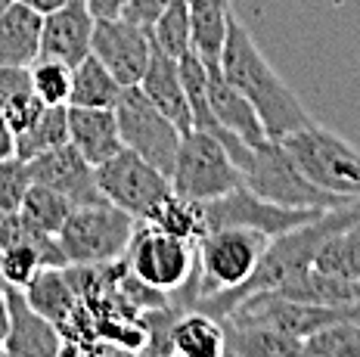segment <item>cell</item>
<instances>
[{
  "label": "cell",
  "instance_id": "obj_39",
  "mask_svg": "<svg viewBox=\"0 0 360 357\" xmlns=\"http://www.w3.org/2000/svg\"><path fill=\"white\" fill-rule=\"evenodd\" d=\"M10 4H13V0H0V13H4L6 6H10Z\"/></svg>",
  "mask_w": 360,
  "mask_h": 357
},
{
  "label": "cell",
  "instance_id": "obj_11",
  "mask_svg": "<svg viewBox=\"0 0 360 357\" xmlns=\"http://www.w3.org/2000/svg\"><path fill=\"white\" fill-rule=\"evenodd\" d=\"M90 53L112 72V78L122 87H134L143 78L149 56H153V32L127 16L96 19Z\"/></svg>",
  "mask_w": 360,
  "mask_h": 357
},
{
  "label": "cell",
  "instance_id": "obj_29",
  "mask_svg": "<svg viewBox=\"0 0 360 357\" xmlns=\"http://www.w3.org/2000/svg\"><path fill=\"white\" fill-rule=\"evenodd\" d=\"M302 357H360V323L333 320L302 339Z\"/></svg>",
  "mask_w": 360,
  "mask_h": 357
},
{
  "label": "cell",
  "instance_id": "obj_28",
  "mask_svg": "<svg viewBox=\"0 0 360 357\" xmlns=\"http://www.w3.org/2000/svg\"><path fill=\"white\" fill-rule=\"evenodd\" d=\"M143 224H155L159 230L171 236H180L186 242H199L205 236V212H202V202H193V199H184L177 193H171L165 202L155 208V214Z\"/></svg>",
  "mask_w": 360,
  "mask_h": 357
},
{
  "label": "cell",
  "instance_id": "obj_38",
  "mask_svg": "<svg viewBox=\"0 0 360 357\" xmlns=\"http://www.w3.org/2000/svg\"><path fill=\"white\" fill-rule=\"evenodd\" d=\"M217 357H239V354H236V351H230V348H224V351L217 354Z\"/></svg>",
  "mask_w": 360,
  "mask_h": 357
},
{
  "label": "cell",
  "instance_id": "obj_36",
  "mask_svg": "<svg viewBox=\"0 0 360 357\" xmlns=\"http://www.w3.org/2000/svg\"><path fill=\"white\" fill-rule=\"evenodd\" d=\"M6 332H10V304H6V292H0V351H4Z\"/></svg>",
  "mask_w": 360,
  "mask_h": 357
},
{
  "label": "cell",
  "instance_id": "obj_24",
  "mask_svg": "<svg viewBox=\"0 0 360 357\" xmlns=\"http://www.w3.org/2000/svg\"><path fill=\"white\" fill-rule=\"evenodd\" d=\"M41 109L44 103L37 100L32 87V72L16 69V65H0V115L6 118L13 134L25 131L41 115Z\"/></svg>",
  "mask_w": 360,
  "mask_h": 357
},
{
  "label": "cell",
  "instance_id": "obj_4",
  "mask_svg": "<svg viewBox=\"0 0 360 357\" xmlns=\"http://www.w3.org/2000/svg\"><path fill=\"white\" fill-rule=\"evenodd\" d=\"M270 236L249 227H217L196 242L199 299L243 286L264 258ZM196 299V301H199Z\"/></svg>",
  "mask_w": 360,
  "mask_h": 357
},
{
  "label": "cell",
  "instance_id": "obj_33",
  "mask_svg": "<svg viewBox=\"0 0 360 357\" xmlns=\"http://www.w3.org/2000/svg\"><path fill=\"white\" fill-rule=\"evenodd\" d=\"M171 0H127V10H124V16L131 19V22H137V25H143L153 32V25H155V19L162 16V10L168 6Z\"/></svg>",
  "mask_w": 360,
  "mask_h": 357
},
{
  "label": "cell",
  "instance_id": "obj_35",
  "mask_svg": "<svg viewBox=\"0 0 360 357\" xmlns=\"http://www.w3.org/2000/svg\"><path fill=\"white\" fill-rule=\"evenodd\" d=\"M10 155H16V134L6 124V118L0 115V159H10Z\"/></svg>",
  "mask_w": 360,
  "mask_h": 357
},
{
  "label": "cell",
  "instance_id": "obj_7",
  "mask_svg": "<svg viewBox=\"0 0 360 357\" xmlns=\"http://www.w3.org/2000/svg\"><path fill=\"white\" fill-rule=\"evenodd\" d=\"M115 118L124 150L137 152L140 159H146L149 165H155L162 174L171 177L184 131L168 115H162L137 84L122 91L115 103Z\"/></svg>",
  "mask_w": 360,
  "mask_h": 357
},
{
  "label": "cell",
  "instance_id": "obj_23",
  "mask_svg": "<svg viewBox=\"0 0 360 357\" xmlns=\"http://www.w3.org/2000/svg\"><path fill=\"white\" fill-rule=\"evenodd\" d=\"M124 87L112 78V72L94 53H87L78 65H72V93L69 106L84 109H115Z\"/></svg>",
  "mask_w": 360,
  "mask_h": 357
},
{
  "label": "cell",
  "instance_id": "obj_40",
  "mask_svg": "<svg viewBox=\"0 0 360 357\" xmlns=\"http://www.w3.org/2000/svg\"><path fill=\"white\" fill-rule=\"evenodd\" d=\"M6 289V280H4V271H0V292H4Z\"/></svg>",
  "mask_w": 360,
  "mask_h": 357
},
{
  "label": "cell",
  "instance_id": "obj_32",
  "mask_svg": "<svg viewBox=\"0 0 360 357\" xmlns=\"http://www.w3.org/2000/svg\"><path fill=\"white\" fill-rule=\"evenodd\" d=\"M28 187H32V171L28 162L19 155L0 159V214L19 212L22 199H25Z\"/></svg>",
  "mask_w": 360,
  "mask_h": 357
},
{
  "label": "cell",
  "instance_id": "obj_25",
  "mask_svg": "<svg viewBox=\"0 0 360 357\" xmlns=\"http://www.w3.org/2000/svg\"><path fill=\"white\" fill-rule=\"evenodd\" d=\"M69 143V106H44L41 115L16 134V155L32 162L34 155Z\"/></svg>",
  "mask_w": 360,
  "mask_h": 357
},
{
  "label": "cell",
  "instance_id": "obj_13",
  "mask_svg": "<svg viewBox=\"0 0 360 357\" xmlns=\"http://www.w3.org/2000/svg\"><path fill=\"white\" fill-rule=\"evenodd\" d=\"M96 19L90 16L84 0H69L56 10L44 13V34H41V56L59 59L65 65H78L90 53Z\"/></svg>",
  "mask_w": 360,
  "mask_h": 357
},
{
  "label": "cell",
  "instance_id": "obj_34",
  "mask_svg": "<svg viewBox=\"0 0 360 357\" xmlns=\"http://www.w3.org/2000/svg\"><path fill=\"white\" fill-rule=\"evenodd\" d=\"M84 6L94 19H118L124 16L127 0H84Z\"/></svg>",
  "mask_w": 360,
  "mask_h": 357
},
{
  "label": "cell",
  "instance_id": "obj_27",
  "mask_svg": "<svg viewBox=\"0 0 360 357\" xmlns=\"http://www.w3.org/2000/svg\"><path fill=\"white\" fill-rule=\"evenodd\" d=\"M311 267H317L323 273H335V277L360 280V221L329 236L314 255Z\"/></svg>",
  "mask_w": 360,
  "mask_h": 357
},
{
  "label": "cell",
  "instance_id": "obj_14",
  "mask_svg": "<svg viewBox=\"0 0 360 357\" xmlns=\"http://www.w3.org/2000/svg\"><path fill=\"white\" fill-rule=\"evenodd\" d=\"M6 304H10V332L4 342V354L10 357H59L63 351V332L53 320L41 317L25 301L22 289L6 286Z\"/></svg>",
  "mask_w": 360,
  "mask_h": 357
},
{
  "label": "cell",
  "instance_id": "obj_9",
  "mask_svg": "<svg viewBox=\"0 0 360 357\" xmlns=\"http://www.w3.org/2000/svg\"><path fill=\"white\" fill-rule=\"evenodd\" d=\"M245 187L255 190L261 199L286 208H314V212H326V208H342L351 202L329 196L320 187H314L311 181L295 168V162L286 155L280 140H264L255 150L252 165L245 171Z\"/></svg>",
  "mask_w": 360,
  "mask_h": 357
},
{
  "label": "cell",
  "instance_id": "obj_37",
  "mask_svg": "<svg viewBox=\"0 0 360 357\" xmlns=\"http://www.w3.org/2000/svg\"><path fill=\"white\" fill-rule=\"evenodd\" d=\"M22 4L34 6V10H37V13H50V10H56V6L69 4V0H22Z\"/></svg>",
  "mask_w": 360,
  "mask_h": 357
},
{
  "label": "cell",
  "instance_id": "obj_41",
  "mask_svg": "<svg viewBox=\"0 0 360 357\" xmlns=\"http://www.w3.org/2000/svg\"><path fill=\"white\" fill-rule=\"evenodd\" d=\"M0 357H10V354H4V351H0Z\"/></svg>",
  "mask_w": 360,
  "mask_h": 357
},
{
  "label": "cell",
  "instance_id": "obj_2",
  "mask_svg": "<svg viewBox=\"0 0 360 357\" xmlns=\"http://www.w3.org/2000/svg\"><path fill=\"white\" fill-rule=\"evenodd\" d=\"M295 168L314 187L342 202H360V150L323 124L311 122L280 140Z\"/></svg>",
  "mask_w": 360,
  "mask_h": 357
},
{
  "label": "cell",
  "instance_id": "obj_8",
  "mask_svg": "<svg viewBox=\"0 0 360 357\" xmlns=\"http://www.w3.org/2000/svg\"><path fill=\"white\" fill-rule=\"evenodd\" d=\"M96 187L106 202L127 212L137 224L153 218L155 208L174 193L168 174H162L155 165H149L131 150H122L96 168Z\"/></svg>",
  "mask_w": 360,
  "mask_h": 357
},
{
  "label": "cell",
  "instance_id": "obj_20",
  "mask_svg": "<svg viewBox=\"0 0 360 357\" xmlns=\"http://www.w3.org/2000/svg\"><path fill=\"white\" fill-rule=\"evenodd\" d=\"M227 330V348L239 357H302V339L283 330L249 320H221Z\"/></svg>",
  "mask_w": 360,
  "mask_h": 357
},
{
  "label": "cell",
  "instance_id": "obj_3",
  "mask_svg": "<svg viewBox=\"0 0 360 357\" xmlns=\"http://www.w3.org/2000/svg\"><path fill=\"white\" fill-rule=\"evenodd\" d=\"M137 221L112 202L78 205L56 233L65 264H109L124 258Z\"/></svg>",
  "mask_w": 360,
  "mask_h": 357
},
{
  "label": "cell",
  "instance_id": "obj_31",
  "mask_svg": "<svg viewBox=\"0 0 360 357\" xmlns=\"http://www.w3.org/2000/svg\"><path fill=\"white\" fill-rule=\"evenodd\" d=\"M32 87L37 93V100L44 106H69V93H72V65L59 63V59H37L32 65Z\"/></svg>",
  "mask_w": 360,
  "mask_h": 357
},
{
  "label": "cell",
  "instance_id": "obj_26",
  "mask_svg": "<svg viewBox=\"0 0 360 357\" xmlns=\"http://www.w3.org/2000/svg\"><path fill=\"white\" fill-rule=\"evenodd\" d=\"M72 212H75V205L63 196V193L44 187V183H34V181H32V187H28L25 199H22V205H19V214L25 218V224L41 230V233H47V236H56L65 221H69Z\"/></svg>",
  "mask_w": 360,
  "mask_h": 357
},
{
  "label": "cell",
  "instance_id": "obj_10",
  "mask_svg": "<svg viewBox=\"0 0 360 357\" xmlns=\"http://www.w3.org/2000/svg\"><path fill=\"white\" fill-rule=\"evenodd\" d=\"M202 212H205V233L217 227H249L270 236V240L307 224V221H314L320 214L314 208H286V205L267 202V199H261L245 183L212 199V202H202Z\"/></svg>",
  "mask_w": 360,
  "mask_h": 357
},
{
  "label": "cell",
  "instance_id": "obj_16",
  "mask_svg": "<svg viewBox=\"0 0 360 357\" xmlns=\"http://www.w3.org/2000/svg\"><path fill=\"white\" fill-rule=\"evenodd\" d=\"M69 143L78 150L94 168L109 162L124 150L118 131L115 109H84L69 106Z\"/></svg>",
  "mask_w": 360,
  "mask_h": 357
},
{
  "label": "cell",
  "instance_id": "obj_5",
  "mask_svg": "<svg viewBox=\"0 0 360 357\" xmlns=\"http://www.w3.org/2000/svg\"><path fill=\"white\" fill-rule=\"evenodd\" d=\"M245 183L243 168L233 162L227 146L205 131H186L180 140L177 162L171 171V190L193 202H212L224 193Z\"/></svg>",
  "mask_w": 360,
  "mask_h": 357
},
{
  "label": "cell",
  "instance_id": "obj_18",
  "mask_svg": "<svg viewBox=\"0 0 360 357\" xmlns=\"http://www.w3.org/2000/svg\"><path fill=\"white\" fill-rule=\"evenodd\" d=\"M41 34L44 13H37L22 0H13L0 13V65L32 69L41 59Z\"/></svg>",
  "mask_w": 360,
  "mask_h": 357
},
{
  "label": "cell",
  "instance_id": "obj_15",
  "mask_svg": "<svg viewBox=\"0 0 360 357\" xmlns=\"http://www.w3.org/2000/svg\"><path fill=\"white\" fill-rule=\"evenodd\" d=\"M208 103H212L217 124L233 140L245 143L249 150H258L264 140H270L258 112H255V106L236 87H230L227 81H224L221 69H208Z\"/></svg>",
  "mask_w": 360,
  "mask_h": 357
},
{
  "label": "cell",
  "instance_id": "obj_30",
  "mask_svg": "<svg viewBox=\"0 0 360 357\" xmlns=\"http://www.w3.org/2000/svg\"><path fill=\"white\" fill-rule=\"evenodd\" d=\"M153 44L168 56H184L190 50V6L186 0H171L153 25Z\"/></svg>",
  "mask_w": 360,
  "mask_h": 357
},
{
  "label": "cell",
  "instance_id": "obj_12",
  "mask_svg": "<svg viewBox=\"0 0 360 357\" xmlns=\"http://www.w3.org/2000/svg\"><path fill=\"white\" fill-rule=\"evenodd\" d=\"M28 171H32L34 183H44V187L63 193L75 208L106 202L100 187H96V168L90 165L72 143L34 155V159L28 162Z\"/></svg>",
  "mask_w": 360,
  "mask_h": 357
},
{
  "label": "cell",
  "instance_id": "obj_17",
  "mask_svg": "<svg viewBox=\"0 0 360 357\" xmlns=\"http://www.w3.org/2000/svg\"><path fill=\"white\" fill-rule=\"evenodd\" d=\"M137 87L149 96V103H153L162 115H168L184 134L193 131L190 103H186V91H184V81H180V69H177L174 56H168L165 50H159L153 44V56H149V65H146Z\"/></svg>",
  "mask_w": 360,
  "mask_h": 357
},
{
  "label": "cell",
  "instance_id": "obj_1",
  "mask_svg": "<svg viewBox=\"0 0 360 357\" xmlns=\"http://www.w3.org/2000/svg\"><path fill=\"white\" fill-rule=\"evenodd\" d=\"M221 75L255 106L270 140H283L286 134L314 122L295 91L267 63V56L261 53V47L255 44L249 28L239 22L236 13L230 19L227 41L221 50Z\"/></svg>",
  "mask_w": 360,
  "mask_h": 357
},
{
  "label": "cell",
  "instance_id": "obj_19",
  "mask_svg": "<svg viewBox=\"0 0 360 357\" xmlns=\"http://www.w3.org/2000/svg\"><path fill=\"white\" fill-rule=\"evenodd\" d=\"M190 6V50L205 69H221V50L233 19V0H186Z\"/></svg>",
  "mask_w": 360,
  "mask_h": 357
},
{
  "label": "cell",
  "instance_id": "obj_22",
  "mask_svg": "<svg viewBox=\"0 0 360 357\" xmlns=\"http://www.w3.org/2000/svg\"><path fill=\"white\" fill-rule=\"evenodd\" d=\"M22 295H25V301L32 304L37 314L53 320L56 326L63 323L75 311V304H78V292H75L65 267H41V271L34 273V280L22 289Z\"/></svg>",
  "mask_w": 360,
  "mask_h": 357
},
{
  "label": "cell",
  "instance_id": "obj_6",
  "mask_svg": "<svg viewBox=\"0 0 360 357\" xmlns=\"http://www.w3.org/2000/svg\"><path fill=\"white\" fill-rule=\"evenodd\" d=\"M124 264L140 283L162 295H174L196 273V242L171 236L155 224H137Z\"/></svg>",
  "mask_w": 360,
  "mask_h": 357
},
{
  "label": "cell",
  "instance_id": "obj_21",
  "mask_svg": "<svg viewBox=\"0 0 360 357\" xmlns=\"http://www.w3.org/2000/svg\"><path fill=\"white\" fill-rule=\"evenodd\" d=\"M171 348L174 357H217L227 348V330L205 311H184L171 326Z\"/></svg>",
  "mask_w": 360,
  "mask_h": 357
}]
</instances>
